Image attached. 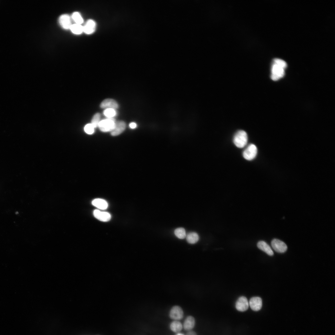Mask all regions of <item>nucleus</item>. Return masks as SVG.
Listing matches in <instances>:
<instances>
[{"mask_svg":"<svg viewBox=\"0 0 335 335\" xmlns=\"http://www.w3.org/2000/svg\"><path fill=\"white\" fill-rule=\"evenodd\" d=\"M100 114L99 113H96L93 116L91 124L94 128L98 127L100 121Z\"/></svg>","mask_w":335,"mask_h":335,"instance_id":"4be33fe9","label":"nucleus"},{"mask_svg":"<svg viewBox=\"0 0 335 335\" xmlns=\"http://www.w3.org/2000/svg\"><path fill=\"white\" fill-rule=\"evenodd\" d=\"M175 335H185L183 333H181V332H180V333H176V334Z\"/></svg>","mask_w":335,"mask_h":335,"instance_id":"cd10ccee","label":"nucleus"},{"mask_svg":"<svg viewBox=\"0 0 335 335\" xmlns=\"http://www.w3.org/2000/svg\"><path fill=\"white\" fill-rule=\"evenodd\" d=\"M94 127L91 123L88 124L85 127L84 129L85 132L88 134H92L94 132Z\"/></svg>","mask_w":335,"mask_h":335,"instance_id":"393cba45","label":"nucleus"},{"mask_svg":"<svg viewBox=\"0 0 335 335\" xmlns=\"http://www.w3.org/2000/svg\"><path fill=\"white\" fill-rule=\"evenodd\" d=\"M69 29L73 34H80L83 32V26L77 24L72 25Z\"/></svg>","mask_w":335,"mask_h":335,"instance_id":"6ab92c4d","label":"nucleus"},{"mask_svg":"<svg viewBox=\"0 0 335 335\" xmlns=\"http://www.w3.org/2000/svg\"><path fill=\"white\" fill-rule=\"evenodd\" d=\"M100 107L101 108H111L116 109L118 107L117 102L112 99H106L104 100L100 103Z\"/></svg>","mask_w":335,"mask_h":335,"instance_id":"4468645a","label":"nucleus"},{"mask_svg":"<svg viewBox=\"0 0 335 335\" xmlns=\"http://www.w3.org/2000/svg\"><path fill=\"white\" fill-rule=\"evenodd\" d=\"M103 114L108 118H113L116 115V113L114 109L108 108L104 111Z\"/></svg>","mask_w":335,"mask_h":335,"instance_id":"5701e85b","label":"nucleus"},{"mask_svg":"<svg viewBox=\"0 0 335 335\" xmlns=\"http://www.w3.org/2000/svg\"><path fill=\"white\" fill-rule=\"evenodd\" d=\"M59 22L61 26L65 29H69L72 25L70 17L67 14L61 15L59 17Z\"/></svg>","mask_w":335,"mask_h":335,"instance_id":"6e6552de","label":"nucleus"},{"mask_svg":"<svg viewBox=\"0 0 335 335\" xmlns=\"http://www.w3.org/2000/svg\"><path fill=\"white\" fill-rule=\"evenodd\" d=\"M136 124L134 122L131 123L129 124V127L131 128H135L136 127Z\"/></svg>","mask_w":335,"mask_h":335,"instance_id":"bb28decb","label":"nucleus"},{"mask_svg":"<svg viewBox=\"0 0 335 335\" xmlns=\"http://www.w3.org/2000/svg\"><path fill=\"white\" fill-rule=\"evenodd\" d=\"M257 151V148L255 145L250 144L243 151V156L248 160H251L256 156Z\"/></svg>","mask_w":335,"mask_h":335,"instance_id":"39448f33","label":"nucleus"},{"mask_svg":"<svg viewBox=\"0 0 335 335\" xmlns=\"http://www.w3.org/2000/svg\"><path fill=\"white\" fill-rule=\"evenodd\" d=\"M185 335H197L196 333L194 331L192 330L187 331Z\"/></svg>","mask_w":335,"mask_h":335,"instance_id":"a878e982","label":"nucleus"},{"mask_svg":"<svg viewBox=\"0 0 335 335\" xmlns=\"http://www.w3.org/2000/svg\"><path fill=\"white\" fill-rule=\"evenodd\" d=\"M249 304L252 310L257 311L260 310L261 308L262 300L260 297H253L250 299Z\"/></svg>","mask_w":335,"mask_h":335,"instance_id":"9b49d317","label":"nucleus"},{"mask_svg":"<svg viewBox=\"0 0 335 335\" xmlns=\"http://www.w3.org/2000/svg\"><path fill=\"white\" fill-rule=\"evenodd\" d=\"M126 124L124 122L119 121L115 122L114 128L111 132L112 136H117L121 133L125 129Z\"/></svg>","mask_w":335,"mask_h":335,"instance_id":"1a4fd4ad","label":"nucleus"},{"mask_svg":"<svg viewBox=\"0 0 335 335\" xmlns=\"http://www.w3.org/2000/svg\"><path fill=\"white\" fill-rule=\"evenodd\" d=\"M248 141V135L243 130H239L236 132L233 138V142L238 148H243L247 144Z\"/></svg>","mask_w":335,"mask_h":335,"instance_id":"f257e3e1","label":"nucleus"},{"mask_svg":"<svg viewBox=\"0 0 335 335\" xmlns=\"http://www.w3.org/2000/svg\"><path fill=\"white\" fill-rule=\"evenodd\" d=\"M249 303L246 297L244 296L240 297L235 303L236 309L240 311L243 312L247 310L248 307Z\"/></svg>","mask_w":335,"mask_h":335,"instance_id":"0eeeda50","label":"nucleus"},{"mask_svg":"<svg viewBox=\"0 0 335 335\" xmlns=\"http://www.w3.org/2000/svg\"><path fill=\"white\" fill-rule=\"evenodd\" d=\"M273 62L275 63L279 66L285 69L287 66L286 62L284 60L278 59L275 58L273 60Z\"/></svg>","mask_w":335,"mask_h":335,"instance_id":"b1692460","label":"nucleus"},{"mask_svg":"<svg viewBox=\"0 0 335 335\" xmlns=\"http://www.w3.org/2000/svg\"><path fill=\"white\" fill-rule=\"evenodd\" d=\"M96 24L92 20H89L83 26V32L87 34H90L93 33L96 29Z\"/></svg>","mask_w":335,"mask_h":335,"instance_id":"ddd939ff","label":"nucleus"},{"mask_svg":"<svg viewBox=\"0 0 335 335\" xmlns=\"http://www.w3.org/2000/svg\"><path fill=\"white\" fill-rule=\"evenodd\" d=\"M195 325V318L191 315H189L185 319L182 324L183 328L187 332L192 330Z\"/></svg>","mask_w":335,"mask_h":335,"instance_id":"9d476101","label":"nucleus"},{"mask_svg":"<svg viewBox=\"0 0 335 335\" xmlns=\"http://www.w3.org/2000/svg\"><path fill=\"white\" fill-rule=\"evenodd\" d=\"M174 234L178 238L181 239H184L186 236L185 229L181 227L176 229L174 231Z\"/></svg>","mask_w":335,"mask_h":335,"instance_id":"aec40b11","label":"nucleus"},{"mask_svg":"<svg viewBox=\"0 0 335 335\" xmlns=\"http://www.w3.org/2000/svg\"><path fill=\"white\" fill-rule=\"evenodd\" d=\"M170 329L176 333H180L183 328L182 324L178 320H173L170 324Z\"/></svg>","mask_w":335,"mask_h":335,"instance_id":"f3484780","label":"nucleus"},{"mask_svg":"<svg viewBox=\"0 0 335 335\" xmlns=\"http://www.w3.org/2000/svg\"><path fill=\"white\" fill-rule=\"evenodd\" d=\"M115 122L113 118H107L100 121L98 127L102 132H111L114 127Z\"/></svg>","mask_w":335,"mask_h":335,"instance_id":"f03ea898","label":"nucleus"},{"mask_svg":"<svg viewBox=\"0 0 335 335\" xmlns=\"http://www.w3.org/2000/svg\"><path fill=\"white\" fill-rule=\"evenodd\" d=\"M184 315L182 309L178 306H173L169 312V316L173 320L180 321L183 319Z\"/></svg>","mask_w":335,"mask_h":335,"instance_id":"20e7f679","label":"nucleus"},{"mask_svg":"<svg viewBox=\"0 0 335 335\" xmlns=\"http://www.w3.org/2000/svg\"><path fill=\"white\" fill-rule=\"evenodd\" d=\"M92 204L97 208L105 210L108 207L107 202L104 199H96L92 200Z\"/></svg>","mask_w":335,"mask_h":335,"instance_id":"dca6fc26","label":"nucleus"},{"mask_svg":"<svg viewBox=\"0 0 335 335\" xmlns=\"http://www.w3.org/2000/svg\"><path fill=\"white\" fill-rule=\"evenodd\" d=\"M72 18L75 24L81 25L83 23V20L80 13L78 12H74L72 15Z\"/></svg>","mask_w":335,"mask_h":335,"instance_id":"412c9836","label":"nucleus"},{"mask_svg":"<svg viewBox=\"0 0 335 335\" xmlns=\"http://www.w3.org/2000/svg\"><path fill=\"white\" fill-rule=\"evenodd\" d=\"M271 245L273 249L278 252H284L287 249L286 244L278 239H274L272 240L271 242Z\"/></svg>","mask_w":335,"mask_h":335,"instance_id":"423d86ee","label":"nucleus"},{"mask_svg":"<svg viewBox=\"0 0 335 335\" xmlns=\"http://www.w3.org/2000/svg\"><path fill=\"white\" fill-rule=\"evenodd\" d=\"M93 214L95 218L102 221H109L111 218V216L109 213L101 212L97 209L94 211Z\"/></svg>","mask_w":335,"mask_h":335,"instance_id":"f8f14e48","label":"nucleus"},{"mask_svg":"<svg viewBox=\"0 0 335 335\" xmlns=\"http://www.w3.org/2000/svg\"><path fill=\"white\" fill-rule=\"evenodd\" d=\"M271 78L274 81H277L283 77L284 74V69L274 62L272 65Z\"/></svg>","mask_w":335,"mask_h":335,"instance_id":"7ed1b4c3","label":"nucleus"},{"mask_svg":"<svg viewBox=\"0 0 335 335\" xmlns=\"http://www.w3.org/2000/svg\"><path fill=\"white\" fill-rule=\"evenodd\" d=\"M258 248L269 256H272L274 252L270 246L265 242L263 241H259L257 244Z\"/></svg>","mask_w":335,"mask_h":335,"instance_id":"2eb2a0df","label":"nucleus"},{"mask_svg":"<svg viewBox=\"0 0 335 335\" xmlns=\"http://www.w3.org/2000/svg\"><path fill=\"white\" fill-rule=\"evenodd\" d=\"M187 242L190 244H194L197 243L199 240L198 234L195 232H190L186 236Z\"/></svg>","mask_w":335,"mask_h":335,"instance_id":"a211bd4d","label":"nucleus"}]
</instances>
